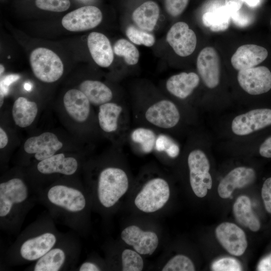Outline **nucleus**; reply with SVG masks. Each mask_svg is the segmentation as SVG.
<instances>
[{
  "label": "nucleus",
  "mask_w": 271,
  "mask_h": 271,
  "mask_svg": "<svg viewBox=\"0 0 271 271\" xmlns=\"http://www.w3.org/2000/svg\"><path fill=\"white\" fill-rule=\"evenodd\" d=\"M53 219L83 235L87 228L89 199L87 191L78 182L59 179L37 194Z\"/></svg>",
  "instance_id": "1"
},
{
  "label": "nucleus",
  "mask_w": 271,
  "mask_h": 271,
  "mask_svg": "<svg viewBox=\"0 0 271 271\" xmlns=\"http://www.w3.org/2000/svg\"><path fill=\"white\" fill-rule=\"evenodd\" d=\"M64 234L57 229L49 212L44 213L18 235L7 249L5 261L10 266L34 262L55 246Z\"/></svg>",
  "instance_id": "2"
},
{
  "label": "nucleus",
  "mask_w": 271,
  "mask_h": 271,
  "mask_svg": "<svg viewBox=\"0 0 271 271\" xmlns=\"http://www.w3.org/2000/svg\"><path fill=\"white\" fill-rule=\"evenodd\" d=\"M38 201L30 183L20 175L0 183V228L9 234L19 233L24 220Z\"/></svg>",
  "instance_id": "3"
},
{
  "label": "nucleus",
  "mask_w": 271,
  "mask_h": 271,
  "mask_svg": "<svg viewBox=\"0 0 271 271\" xmlns=\"http://www.w3.org/2000/svg\"><path fill=\"white\" fill-rule=\"evenodd\" d=\"M135 125L152 128L170 134L181 121L179 107L166 98L138 100L131 106Z\"/></svg>",
  "instance_id": "4"
},
{
  "label": "nucleus",
  "mask_w": 271,
  "mask_h": 271,
  "mask_svg": "<svg viewBox=\"0 0 271 271\" xmlns=\"http://www.w3.org/2000/svg\"><path fill=\"white\" fill-rule=\"evenodd\" d=\"M126 144L142 155L154 153L174 159L180 154L179 145L170 134L144 126L131 127Z\"/></svg>",
  "instance_id": "5"
},
{
  "label": "nucleus",
  "mask_w": 271,
  "mask_h": 271,
  "mask_svg": "<svg viewBox=\"0 0 271 271\" xmlns=\"http://www.w3.org/2000/svg\"><path fill=\"white\" fill-rule=\"evenodd\" d=\"M80 249L78 237L73 234L64 233L55 246L25 270H75Z\"/></svg>",
  "instance_id": "6"
},
{
  "label": "nucleus",
  "mask_w": 271,
  "mask_h": 271,
  "mask_svg": "<svg viewBox=\"0 0 271 271\" xmlns=\"http://www.w3.org/2000/svg\"><path fill=\"white\" fill-rule=\"evenodd\" d=\"M128 187V176L123 168L107 166L98 171L93 181V198L102 208L109 209L117 203Z\"/></svg>",
  "instance_id": "7"
},
{
  "label": "nucleus",
  "mask_w": 271,
  "mask_h": 271,
  "mask_svg": "<svg viewBox=\"0 0 271 271\" xmlns=\"http://www.w3.org/2000/svg\"><path fill=\"white\" fill-rule=\"evenodd\" d=\"M97 121L102 131L113 136L117 148H123L131 127L128 107L115 101L103 104L98 106Z\"/></svg>",
  "instance_id": "8"
},
{
  "label": "nucleus",
  "mask_w": 271,
  "mask_h": 271,
  "mask_svg": "<svg viewBox=\"0 0 271 271\" xmlns=\"http://www.w3.org/2000/svg\"><path fill=\"white\" fill-rule=\"evenodd\" d=\"M79 162L72 156H66L63 153L53 156L38 162L35 167V175L29 182L37 194L52 184L55 176L67 177L73 176L79 169Z\"/></svg>",
  "instance_id": "9"
},
{
  "label": "nucleus",
  "mask_w": 271,
  "mask_h": 271,
  "mask_svg": "<svg viewBox=\"0 0 271 271\" xmlns=\"http://www.w3.org/2000/svg\"><path fill=\"white\" fill-rule=\"evenodd\" d=\"M170 195L169 185L160 176H154L147 180L134 199V204L146 213L156 212L168 202Z\"/></svg>",
  "instance_id": "10"
},
{
  "label": "nucleus",
  "mask_w": 271,
  "mask_h": 271,
  "mask_svg": "<svg viewBox=\"0 0 271 271\" xmlns=\"http://www.w3.org/2000/svg\"><path fill=\"white\" fill-rule=\"evenodd\" d=\"M30 63L34 75L44 82H55L63 73L64 66L60 58L46 48L34 49L30 56Z\"/></svg>",
  "instance_id": "11"
},
{
  "label": "nucleus",
  "mask_w": 271,
  "mask_h": 271,
  "mask_svg": "<svg viewBox=\"0 0 271 271\" xmlns=\"http://www.w3.org/2000/svg\"><path fill=\"white\" fill-rule=\"evenodd\" d=\"M187 165L193 191L198 197H205L212 186L210 163L206 155L200 149L193 148L188 153Z\"/></svg>",
  "instance_id": "12"
},
{
  "label": "nucleus",
  "mask_w": 271,
  "mask_h": 271,
  "mask_svg": "<svg viewBox=\"0 0 271 271\" xmlns=\"http://www.w3.org/2000/svg\"><path fill=\"white\" fill-rule=\"evenodd\" d=\"M237 78L241 88L250 95L262 94L271 89V72L264 66L239 70Z\"/></svg>",
  "instance_id": "13"
},
{
  "label": "nucleus",
  "mask_w": 271,
  "mask_h": 271,
  "mask_svg": "<svg viewBox=\"0 0 271 271\" xmlns=\"http://www.w3.org/2000/svg\"><path fill=\"white\" fill-rule=\"evenodd\" d=\"M271 125V109L257 108L235 116L231 128L237 136H246Z\"/></svg>",
  "instance_id": "14"
},
{
  "label": "nucleus",
  "mask_w": 271,
  "mask_h": 271,
  "mask_svg": "<svg viewBox=\"0 0 271 271\" xmlns=\"http://www.w3.org/2000/svg\"><path fill=\"white\" fill-rule=\"evenodd\" d=\"M102 19V13L98 8L87 6L66 14L62 18V25L69 31L81 32L96 27Z\"/></svg>",
  "instance_id": "15"
},
{
  "label": "nucleus",
  "mask_w": 271,
  "mask_h": 271,
  "mask_svg": "<svg viewBox=\"0 0 271 271\" xmlns=\"http://www.w3.org/2000/svg\"><path fill=\"white\" fill-rule=\"evenodd\" d=\"M197 69L207 87L213 89L218 86L220 77V61L215 49L206 47L200 51L197 59Z\"/></svg>",
  "instance_id": "16"
},
{
  "label": "nucleus",
  "mask_w": 271,
  "mask_h": 271,
  "mask_svg": "<svg viewBox=\"0 0 271 271\" xmlns=\"http://www.w3.org/2000/svg\"><path fill=\"white\" fill-rule=\"evenodd\" d=\"M216 238L223 247L234 256L243 254L247 246L244 231L236 224L225 222L215 229Z\"/></svg>",
  "instance_id": "17"
},
{
  "label": "nucleus",
  "mask_w": 271,
  "mask_h": 271,
  "mask_svg": "<svg viewBox=\"0 0 271 271\" xmlns=\"http://www.w3.org/2000/svg\"><path fill=\"white\" fill-rule=\"evenodd\" d=\"M166 40L174 52L181 57H187L194 51L197 44L196 36L185 22L174 24L169 30Z\"/></svg>",
  "instance_id": "18"
},
{
  "label": "nucleus",
  "mask_w": 271,
  "mask_h": 271,
  "mask_svg": "<svg viewBox=\"0 0 271 271\" xmlns=\"http://www.w3.org/2000/svg\"><path fill=\"white\" fill-rule=\"evenodd\" d=\"M120 236L125 243L132 246L140 254L151 255L159 244L158 237L155 232L144 231L136 225L125 228Z\"/></svg>",
  "instance_id": "19"
},
{
  "label": "nucleus",
  "mask_w": 271,
  "mask_h": 271,
  "mask_svg": "<svg viewBox=\"0 0 271 271\" xmlns=\"http://www.w3.org/2000/svg\"><path fill=\"white\" fill-rule=\"evenodd\" d=\"M62 147V143L56 134L45 132L28 139L24 144V149L28 154H34L35 159L39 162L56 154Z\"/></svg>",
  "instance_id": "20"
},
{
  "label": "nucleus",
  "mask_w": 271,
  "mask_h": 271,
  "mask_svg": "<svg viewBox=\"0 0 271 271\" xmlns=\"http://www.w3.org/2000/svg\"><path fill=\"white\" fill-rule=\"evenodd\" d=\"M255 171L246 167H236L230 171L220 182L218 193L223 199L228 198L236 188H242L254 182Z\"/></svg>",
  "instance_id": "21"
},
{
  "label": "nucleus",
  "mask_w": 271,
  "mask_h": 271,
  "mask_svg": "<svg viewBox=\"0 0 271 271\" xmlns=\"http://www.w3.org/2000/svg\"><path fill=\"white\" fill-rule=\"evenodd\" d=\"M268 52L264 47L246 44L239 47L231 58L232 67L238 71L254 67L267 58Z\"/></svg>",
  "instance_id": "22"
},
{
  "label": "nucleus",
  "mask_w": 271,
  "mask_h": 271,
  "mask_svg": "<svg viewBox=\"0 0 271 271\" xmlns=\"http://www.w3.org/2000/svg\"><path fill=\"white\" fill-rule=\"evenodd\" d=\"M199 76L194 72H181L170 77L166 82L167 91L173 96L184 100L198 87Z\"/></svg>",
  "instance_id": "23"
},
{
  "label": "nucleus",
  "mask_w": 271,
  "mask_h": 271,
  "mask_svg": "<svg viewBox=\"0 0 271 271\" xmlns=\"http://www.w3.org/2000/svg\"><path fill=\"white\" fill-rule=\"evenodd\" d=\"M63 104L67 113L76 121L84 122L88 119L91 104L79 89L67 91L63 97Z\"/></svg>",
  "instance_id": "24"
},
{
  "label": "nucleus",
  "mask_w": 271,
  "mask_h": 271,
  "mask_svg": "<svg viewBox=\"0 0 271 271\" xmlns=\"http://www.w3.org/2000/svg\"><path fill=\"white\" fill-rule=\"evenodd\" d=\"M87 46L92 59L98 65L108 67L111 64L114 58L113 50L104 34L91 33L87 38Z\"/></svg>",
  "instance_id": "25"
},
{
  "label": "nucleus",
  "mask_w": 271,
  "mask_h": 271,
  "mask_svg": "<svg viewBox=\"0 0 271 271\" xmlns=\"http://www.w3.org/2000/svg\"><path fill=\"white\" fill-rule=\"evenodd\" d=\"M79 89L85 94L93 106H99L112 101L113 94L112 90L100 81L84 80L80 84Z\"/></svg>",
  "instance_id": "26"
},
{
  "label": "nucleus",
  "mask_w": 271,
  "mask_h": 271,
  "mask_svg": "<svg viewBox=\"0 0 271 271\" xmlns=\"http://www.w3.org/2000/svg\"><path fill=\"white\" fill-rule=\"evenodd\" d=\"M233 213L238 223L248 228L253 232L257 231L260 223L253 213L250 199L246 196L238 197L233 205Z\"/></svg>",
  "instance_id": "27"
},
{
  "label": "nucleus",
  "mask_w": 271,
  "mask_h": 271,
  "mask_svg": "<svg viewBox=\"0 0 271 271\" xmlns=\"http://www.w3.org/2000/svg\"><path fill=\"white\" fill-rule=\"evenodd\" d=\"M160 8L153 1H147L138 7L132 14V19L141 29L150 32L154 30L158 20Z\"/></svg>",
  "instance_id": "28"
},
{
  "label": "nucleus",
  "mask_w": 271,
  "mask_h": 271,
  "mask_svg": "<svg viewBox=\"0 0 271 271\" xmlns=\"http://www.w3.org/2000/svg\"><path fill=\"white\" fill-rule=\"evenodd\" d=\"M38 110V106L36 102L29 101L24 97H19L13 104V120L17 125L21 127H27L34 121Z\"/></svg>",
  "instance_id": "29"
},
{
  "label": "nucleus",
  "mask_w": 271,
  "mask_h": 271,
  "mask_svg": "<svg viewBox=\"0 0 271 271\" xmlns=\"http://www.w3.org/2000/svg\"><path fill=\"white\" fill-rule=\"evenodd\" d=\"M230 20L231 13L225 6L207 12L202 16V22L204 26L214 32L227 30Z\"/></svg>",
  "instance_id": "30"
},
{
  "label": "nucleus",
  "mask_w": 271,
  "mask_h": 271,
  "mask_svg": "<svg viewBox=\"0 0 271 271\" xmlns=\"http://www.w3.org/2000/svg\"><path fill=\"white\" fill-rule=\"evenodd\" d=\"M113 52L116 55L123 57L129 65H135L139 61L140 54L138 49L126 39L118 40L113 46Z\"/></svg>",
  "instance_id": "31"
},
{
  "label": "nucleus",
  "mask_w": 271,
  "mask_h": 271,
  "mask_svg": "<svg viewBox=\"0 0 271 271\" xmlns=\"http://www.w3.org/2000/svg\"><path fill=\"white\" fill-rule=\"evenodd\" d=\"M136 251L124 249L121 253L122 270L123 271H141L144 267L142 257Z\"/></svg>",
  "instance_id": "32"
},
{
  "label": "nucleus",
  "mask_w": 271,
  "mask_h": 271,
  "mask_svg": "<svg viewBox=\"0 0 271 271\" xmlns=\"http://www.w3.org/2000/svg\"><path fill=\"white\" fill-rule=\"evenodd\" d=\"M126 35L132 42L137 45L151 47L155 42V38L153 35L132 25L126 28Z\"/></svg>",
  "instance_id": "33"
},
{
  "label": "nucleus",
  "mask_w": 271,
  "mask_h": 271,
  "mask_svg": "<svg viewBox=\"0 0 271 271\" xmlns=\"http://www.w3.org/2000/svg\"><path fill=\"white\" fill-rule=\"evenodd\" d=\"M163 271H194L195 270L192 261L187 256L178 254L173 257L165 264Z\"/></svg>",
  "instance_id": "34"
},
{
  "label": "nucleus",
  "mask_w": 271,
  "mask_h": 271,
  "mask_svg": "<svg viewBox=\"0 0 271 271\" xmlns=\"http://www.w3.org/2000/svg\"><path fill=\"white\" fill-rule=\"evenodd\" d=\"M35 5L39 9L55 12H62L70 6V0H35Z\"/></svg>",
  "instance_id": "35"
},
{
  "label": "nucleus",
  "mask_w": 271,
  "mask_h": 271,
  "mask_svg": "<svg viewBox=\"0 0 271 271\" xmlns=\"http://www.w3.org/2000/svg\"><path fill=\"white\" fill-rule=\"evenodd\" d=\"M240 263L236 259L225 257L214 261L211 269L214 271H240L242 269Z\"/></svg>",
  "instance_id": "36"
},
{
  "label": "nucleus",
  "mask_w": 271,
  "mask_h": 271,
  "mask_svg": "<svg viewBox=\"0 0 271 271\" xmlns=\"http://www.w3.org/2000/svg\"><path fill=\"white\" fill-rule=\"evenodd\" d=\"M188 2L189 0H165V7L170 15L177 17L184 11Z\"/></svg>",
  "instance_id": "37"
},
{
  "label": "nucleus",
  "mask_w": 271,
  "mask_h": 271,
  "mask_svg": "<svg viewBox=\"0 0 271 271\" xmlns=\"http://www.w3.org/2000/svg\"><path fill=\"white\" fill-rule=\"evenodd\" d=\"M231 19L238 27H245L249 25L252 21V17L247 13L241 12V9L231 14Z\"/></svg>",
  "instance_id": "38"
},
{
  "label": "nucleus",
  "mask_w": 271,
  "mask_h": 271,
  "mask_svg": "<svg viewBox=\"0 0 271 271\" xmlns=\"http://www.w3.org/2000/svg\"><path fill=\"white\" fill-rule=\"evenodd\" d=\"M261 197L266 210L271 213V177L266 179L263 184Z\"/></svg>",
  "instance_id": "39"
},
{
  "label": "nucleus",
  "mask_w": 271,
  "mask_h": 271,
  "mask_svg": "<svg viewBox=\"0 0 271 271\" xmlns=\"http://www.w3.org/2000/svg\"><path fill=\"white\" fill-rule=\"evenodd\" d=\"M20 78L18 74H9L3 77L1 79L0 92L3 93L5 96L7 95L9 91V86Z\"/></svg>",
  "instance_id": "40"
},
{
  "label": "nucleus",
  "mask_w": 271,
  "mask_h": 271,
  "mask_svg": "<svg viewBox=\"0 0 271 271\" xmlns=\"http://www.w3.org/2000/svg\"><path fill=\"white\" fill-rule=\"evenodd\" d=\"M101 270L100 265L91 260L84 261L78 266H77L75 269V270L78 271H99Z\"/></svg>",
  "instance_id": "41"
},
{
  "label": "nucleus",
  "mask_w": 271,
  "mask_h": 271,
  "mask_svg": "<svg viewBox=\"0 0 271 271\" xmlns=\"http://www.w3.org/2000/svg\"><path fill=\"white\" fill-rule=\"evenodd\" d=\"M258 151L262 157L271 158V136L263 142L259 148Z\"/></svg>",
  "instance_id": "42"
},
{
  "label": "nucleus",
  "mask_w": 271,
  "mask_h": 271,
  "mask_svg": "<svg viewBox=\"0 0 271 271\" xmlns=\"http://www.w3.org/2000/svg\"><path fill=\"white\" fill-rule=\"evenodd\" d=\"M224 3L231 14L241 9L244 3L242 0H224Z\"/></svg>",
  "instance_id": "43"
},
{
  "label": "nucleus",
  "mask_w": 271,
  "mask_h": 271,
  "mask_svg": "<svg viewBox=\"0 0 271 271\" xmlns=\"http://www.w3.org/2000/svg\"><path fill=\"white\" fill-rule=\"evenodd\" d=\"M257 270L271 271V253L262 258L258 262Z\"/></svg>",
  "instance_id": "44"
},
{
  "label": "nucleus",
  "mask_w": 271,
  "mask_h": 271,
  "mask_svg": "<svg viewBox=\"0 0 271 271\" xmlns=\"http://www.w3.org/2000/svg\"><path fill=\"white\" fill-rule=\"evenodd\" d=\"M8 143V138L5 131L2 128H0V148H4Z\"/></svg>",
  "instance_id": "45"
},
{
  "label": "nucleus",
  "mask_w": 271,
  "mask_h": 271,
  "mask_svg": "<svg viewBox=\"0 0 271 271\" xmlns=\"http://www.w3.org/2000/svg\"><path fill=\"white\" fill-rule=\"evenodd\" d=\"M247 6L250 8H255L260 3L261 0H242Z\"/></svg>",
  "instance_id": "46"
},
{
  "label": "nucleus",
  "mask_w": 271,
  "mask_h": 271,
  "mask_svg": "<svg viewBox=\"0 0 271 271\" xmlns=\"http://www.w3.org/2000/svg\"><path fill=\"white\" fill-rule=\"evenodd\" d=\"M0 106L2 107L4 103L5 95L3 93L0 92Z\"/></svg>",
  "instance_id": "47"
},
{
  "label": "nucleus",
  "mask_w": 271,
  "mask_h": 271,
  "mask_svg": "<svg viewBox=\"0 0 271 271\" xmlns=\"http://www.w3.org/2000/svg\"><path fill=\"white\" fill-rule=\"evenodd\" d=\"M24 88L26 90L29 91L31 89V85L28 83H26L24 85Z\"/></svg>",
  "instance_id": "48"
},
{
  "label": "nucleus",
  "mask_w": 271,
  "mask_h": 271,
  "mask_svg": "<svg viewBox=\"0 0 271 271\" xmlns=\"http://www.w3.org/2000/svg\"><path fill=\"white\" fill-rule=\"evenodd\" d=\"M4 71H5L4 66L2 64H1L0 65V74H1V75H2V74L3 73Z\"/></svg>",
  "instance_id": "49"
},
{
  "label": "nucleus",
  "mask_w": 271,
  "mask_h": 271,
  "mask_svg": "<svg viewBox=\"0 0 271 271\" xmlns=\"http://www.w3.org/2000/svg\"><path fill=\"white\" fill-rule=\"evenodd\" d=\"M270 25H271V19H270Z\"/></svg>",
  "instance_id": "50"
}]
</instances>
